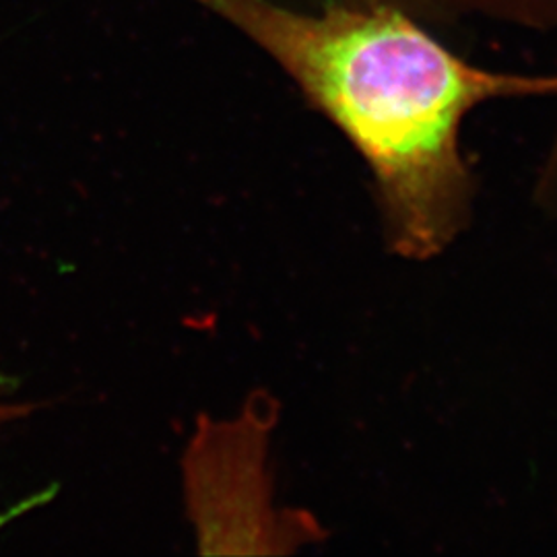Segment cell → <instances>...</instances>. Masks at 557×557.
<instances>
[{
  "mask_svg": "<svg viewBox=\"0 0 557 557\" xmlns=\"http://www.w3.org/2000/svg\"><path fill=\"white\" fill-rule=\"evenodd\" d=\"M294 79L366 161L388 246L432 260L471 220L465 119L485 101L557 87L458 59L391 9L299 13L273 0H195Z\"/></svg>",
  "mask_w": 557,
  "mask_h": 557,
  "instance_id": "cell-1",
  "label": "cell"
},
{
  "mask_svg": "<svg viewBox=\"0 0 557 557\" xmlns=\"http://www.w3.org/2000/svg\"><path fill=\"white\" fill-rule=\"evenodd\" d=\"M273 428V409L257 398L236 418L207 419L188 440L184 499L202 554L287 556L322 537L308 512L277 504Z\"/></svg>",
  "mask_w": 557,
  "mask_h": 557,
  "instance_id": "cell-2",
  "label": "cell"
},
{
  "mask_svg": "<svg viewBox=\"0 0 557 557\" xmlns=\"http://www.w3.org/2000/svg\"><path fill=\"white\" fill-rule=\"evenodd\" d=\"M36 407L29 403H9V400H0V430L11 425L13 421L25 419Z\"/></svg>",
  "mask_w": 557,
  "mask_h": 557,
  "instance_id": "cell-3",
  "label": "cell"
}]
</instances>
